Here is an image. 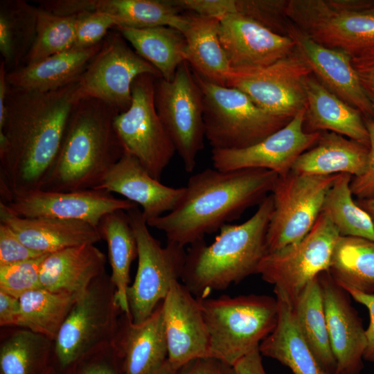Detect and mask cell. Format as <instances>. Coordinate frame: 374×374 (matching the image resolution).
I'll return each mask as SVG.
<instances>
[{"label":"cell","mask_w":374,"mask_h":374,"mask_svg":"<svg viewBox=\"0 0 374 374\" xmlns=\"http://www.w3.org/2000/svg\"><path fill=\"white\" fill-rule=\"evenodd\" d=\"M106 260L105 255L93 244L50 253L42 265L41 287L78 298L105 272Z\"/></svg>","instance_id":"d4e9b609"},{"label":"cell","mask_w":374,"mask_h":374,"mask_svg":"<svg viewBox=\"0 0 374 374\" xmlns=\"http://www.w3.org/2000/svg\"><path fill=\"white\" fill-rule=\"evenodd\" d=\"M328 271L335 283L344 290L374 294V241L339 236L334 246Z\"/></svg>","instance_id":"e575fe53"},{"label":"cell","mask_w":374,"mask_h":374,"mask_svg":"<svg viewBox=\"0 0 374 374\" xmlns=\"http://www.w3.org/2000/svg\"><path fill=\"white\" fill-rule=\"evenodd\" d=\"M124 39L142 58L154 66L162 78L171 80L186 62V42L179 30L168 26L132 28L116 26Z\"/></svg>","instance_id":"d6a6232c"},{"label":"cell","mask_w":374,"mask_h":374,"mask_svg":"<svg viewBox=\"0 0 374 374\" xmlns=\"http://www.w3.org/2000/svg\"><path fill=\"white\" fill-rule=\"evenodd\" d=\"M44 374H60L57 370L53 366H51Z\"/></svg>","instance_id":"6f0895ef"},{"label":"cell","mask_w":374,"mask_h":374,"mask_svg":"<svg viewBox=\"0 0 374 374\" xmlns=\"http://www.w3.org/2000/svg\"><path fill=\"white\" fill-rule=\"evenodd\" d=\"M175 370L170 366L167 360L162 366H161L159 368H158L151 374H173Z\"/></svg>","instance_id":"9f6ffc18"},{"label":"cell","mask_w":374,"mask_h":374,"mask_svg":"<svg viewBox=\"0 0 374 374\" xmlns=\"http://www.w3.org/2000/svg\"><path fill=\"white\" fill-rule=\"evenodd\" d=\"M103 42L87 48L71 47L39 62L7 71L8 84L16 88L48 91L78 81Z\"/></svg>","instance_id":"4316f807"},{"label":"cell","mask_w":374,"mask_h":374,"mask_svg":"<svg viewBox=\"0 0 374 374\" xmlns=\"http://www.w3.org/2000/svg\"><path fill=\"white\" fill-rule=\"evenodd\" d=\"M0 223L8 226L27 247L50 253L69 247L95 244L102 238L98 228L82 221L53 217H24L0 202Z\"/></svg>","instance_id":"cb8c5ba5"},{"label":"cell","mask_w":374,"mask_h":374,"mask_svg":"<svg viewBox=\"0 0 374 374\" xmlns=\"http://www.w3.org/2000/svg\"><path fill=\"white\" fill-rule=\"evenodd\" d=\"M187 17L181 33L186 42V62L204 80L225 86L231 66L220 40L219 19L195 13Z\"/></svg>","instance_id":"4dcf8cb0"},{"label":"cell","mask_w":374,"mask_h":374,"mask_svg":"<svg viewBox=\"0 0 374 374\" xmlns=\"http://www.w3.org/2000/svg\"><path fill=\"white\" fill-rule=\"evenodd\" d=\"M287 35L304 59L312 73L330 92L358 109L365 119L373 118L372 106L346 53L317 43L289 20Z\"/></svg>","instance_id":"ffe728a7"},{"label":"cell","mask_w":374,"mask_h":374,"mask_svg":"<svg viewBox=\"0 0 374 374\" xmlns=\"http://www.w3.org/2000/svg\"><path fill=\"white\" fill-rule=\"evenodd\" d=\"M233 368L236 374H267L259 348L240 359L233 365Z\"/></svg>","instance_id":"f5cc1de1"},{"label":"cell","mask_w":374,"mask_h":374,"mask_svg":"<svg viewBox=\"0 0 374 374\" xmlns=\"http://www.w3.org/2000/svg\"><path fill=\"white\" fill-rule=\"evenodd\" d=\"M173 374H236L233 366L213 357L194 359L177 368Z\"/></svg>","instance_id":"681fc988"},{"label":"cell","mask_w":374,"mask_h":374,"mask_svg":"<svg viewBox=\"0 0 374 374\" xmlns=\"http://www.w3.org/2000/svg\"><path fill=\"white\" fill-rule=\"evenodd\" d=\"M359 303L364 305L369 314V323L365 330L366 348L364 359L374 362V294H365L353 289L345 290Z\"/></svg>","instance_id":"f907efd6"},{"label":"cell","mask_w":374,"mask_h":374,"mask_svg":"<svg viewBox=\"0 0 374 374\" xmlns=\"http://www.w3.org/2000/svg\"><path fill=\"white\" fill-rule=\"evenodd\" d=\"M218 33L231 69L266 66L295 49L288 35L275 33L239 13L220 18Z\"/></svg>","instance_id":"44dd1931"},{"label":"cell","mask_w":374,"mask_h":374,"mask_svg":"<svg viewBox=\"0 0 374 374\" xmlns=\"http://www.w3.org/2000/svg\"><path fill=\"white\" fill-rule=\"evenodd\" d=\"M278 176L261 168L205 169L189 178L184 197L175 209L147 224L163 232L167 242L190 245L260 204Z\"/></svg>","instance_id":"7a4b0ae2"},{"label":"cell","mask_w":374,"mask_h":374,"mask_svg":"<svg viewBox=\"0 0 374 374\" xmlns=\"http://www.w3.org/2000/svg\"><path fill=\"white\" fill-rule=\"evenodd\" d=\"M53 341L19 328L0 346V374H44L53 366Z\"/></svg>","instance_id":"8d00e7d4"},{"label":"cell","mask_w":374,"mask_h":374,"mask_svg":"<svg viewBox=\"0 0 374 374\" xmlns=\"http://www.w3.org/2000/svg\"><path fill=\"white\" fill-rule=\"evenodd\" d=\"M142 74L162 78L118 31L109 32L78 80L79 99L96 98L123 112L131 105L132 84Z\"/></svg>","instance_id":"9a60e30c"},{"label":"cell","mask_w":374,"mask_h":374,"mask_svg":"<svg viewBox=\"0 0 374 374\" xmlns=\"http://www.w3.org/2000/svg\"><path fill=\"white\" fill-rule=\"evenodd\" d=\"M352 179L353 176L347 173L338 175L326 193L321 212L329 217L340 236L374 241V224L371 218L353 199Z\"/></svg>","instance_id":"f35d334b"},{"label":"cell","mask_w":374,"mask_h":374,"mask_svg":"<svg viewBox=\"0 0 374 374\" xmlns=\"http://www.w3.org/2000/svg\"><path fill=\"white\" fill-rule=\"evenodd\" d=\"M365 123L370 143L368 166L362 175L353 177L350 182L353 195L357 199L374 198V120L365 119Z\"/></svg>","instance_id":"7dc6e473"},{"label":"cell","mask_w":374,"mask_h":374,"mask_svg":"<svg viewBox=\"0 0 374 374\" xmlns=\"http://www.w3.org/2000/svg\"><path fill=\"white\" fill-rule=\"evenodd\" d=\"M310 74L295 48L266 66L231 69L225 86L244 92L264 110L292 119L305 109V81Z\"/></svg>","instance_id":"5bb4252c"},{"label":"cell","mask_w":374,"mask_h":374,"mask_svg":"<svg viewBox=\"0 0 374 374\" xmlns=\"http://www.w3.org/2000/svg\"><path fill=\"white\" fill-rule=\"evenodd\" d=\"M78 81L37 91L8 84L6 115L0 128L1 202L41 190L51 173L78 102Z\"/></svg>","instance_id":"6da1fadb"},{"label":"cell","mask_w":374,"mask_h":374,"mask_svg":"<svg viewBox=\"0 0 374 374\" xmlns=\"http://www.w3.org/2000/svg\"><path fill=\"white\" fill-rule=\"evenodd\" d=\"M122 313L116 287L105 272L73 303L53 344V366L60 373L89 351L112 344Z\"/></svg>","instance_id":"ba28073f"},{"label":"cell","mask_w":374,"mask_h":374,"mask_svg":"<svg viewBox=\"0 0 374 374\" xmlns=\"http://www.w3.org/2000/svg\"><path fill=\"white\" fill-rule=\"evenodd\" d=\"M338 175H303L290 170L278 176L271 193L274 209L266 237L267 253L294 244L309 233Z\"/></svg>","instance_id":"4fadbf2b"},{"label":"cell","mask_w":374,"mask_h":374,"mask_svg":"<svg viewBox=\"0 0 374 374\" xmlns=\"http://www.w3.org/2000/svg\"><path fill=\"white\" fill-rule=\"evenodd\" d=\"M355 202L359 207L368 214L374 224V198L357 199Z\"/></svg>","instance_id":"11a10c76"},{"label":"cell","mask_w":374,"mask_h":374,"mask_svg":"<svg viewBox=\"0 0 374 374\" xmlns=\"http://www.w3.org/2000/svg\"><path fill=\"white\" fill-rule=\"evenodd\" d=\"M118 114L104 101L81 98L71 114L57 160L41 190L95 189L125 152L114 125Z\"/></svg>","instance_id":"3957f363"},{"label":"cell","mask_w":374,"mask_h":374,"mask_svg":"<svg viewBox=\"0 0 374 374\" xmlns=\"http://www.w3.org/2000/svg\"><path fill=\"white\" fill-rule=\"evenodd\" d=\"M7 69L4 62H0V128L3 127L6 115V100L8 84L6 78Z\"/></svg>","instance_id":"db71d44e"},{"label":"cell","mask_w":374,"mask_h":374,"mask_svg":"<svg viewBox=\"0 0 374 374\" xmlns=\"http://www.w3.org/2000/svg\"><path fill=\"white\" fill-rule=\"evenodd\" d=\"M150 74L138 76L132 86V103L114 122L125 151L134 156L155 179L170 163L176 150L156 109L155 79Z\"/></svg>","instance_id":"7c38bea8"},{"label":"cell","mask_w":374,"mask_h":374,"mask_svg":"<svg viewBox=\"0 0 374 374\" xmlns=\"http://www.w3.org/2000/svg\"><path fill=\"white\" fill-rule=\"evenodd\" d=\"M170 0H71L73 15L98 11L111 16L116 26L145 28L168 26L183 32L188 23Z\"/></svg>","instance_id":"83f0119b"},{"label":"cell","mask_w":374,"mask_h":374,"mask_svg":"<svg viewBox=\"0 0 374 374\" xmlns=\"http://www.w3.org/2000/svg\"><path fill=\"white\" fill-rule=\"evenodd\" d=\"M95 189L118 193L140 205L146 221L175 209L185 194V186L174 188L162 184L127 151Z\"/></svg>","instance_id":"7402d4cb"},{"label":"cell","mask_w":374,"mask_h":374,"mask_svg":"<svg viewBox=\"0 0 374 374\" xmlns=\"http://www.w3.org/2000/svg\"><path fill=\"white\" fill-rule=\"evenodd\" d=\"M274 209L271 194L255 213L240 224H226L215 240L190 244L181 279L196 298H206L211 291L223 290L257 274L267 253L266 237Z\"/></svg>","instance_id":"277c9868"},{"label":"cell","mask_w":374,"mask_h":374,"mask_svg":"<svg viewBox=\"0 0 374 374\" xmlns=\"http://www.w3.org/2000/svg\"><path fill=\"white\" fill-rule=\"evenodd\" d=\"M116 26L109 15L98 11L78 14L75 37L73 47L87 48L102 42L109 30Z\"/></svg>","instance_id":"ee69618b"},{"label":"cell","mask_w":374,"mask_h":374,"mask_svg":"<svg viewBox=\"0 0 374 374\" xmlns=\"http://www.w3.org/2000/svg\"><path fill=\"white\" fill-rule=\"evenodd\" d=\"M46 254L27 247L8 226L0 223V266L36 259Z\"/></svg>","instance_id":"f6af8a7d"},{"label":"cell","mask_w":374,"mask_h":374,"mask_svg":"<svg viewBox=\"0 0 374 374\" xmlns=\"http://www.w3.org/2000/svg\"><path fill=\"white\" fill-rule=\"evenodd\" d=\"M76 15H60L37 6L36 35L23 65L30 64L73 47Z\"/></svg>","instance_id":"ab89813d"},{"label":"cell","mask_w":374,"mask_h":374,"mask_svg":"<svg viewBox=\"0 0 374 374\" xmlns=\"http://www.w3.org/2000/svg\"><path fill=\"white\" fill-rule=\"evenodd\" d=\"M193 73L202 93L205 137L212 150L250 147L292 119L264 110L238 89L208 82Z\"/></svg>","instance_id":"8992f818"},{"label":"cell","mask_w":374,"mask_h":374,"mask_svg":"<svg viewBox=\"0 0 374 374\" xmlns=\"http://www.w3.org/2000/svg\"><path fill=\"white\" fill-rule=\"evenodd\" d=\"M278 320L273 331L260 343L262 355L277 360L293 374H329L316 359L296 321L292 303L275 294Z\"/></svg>","instance_id":"f546056e"},{"label":"cell","mask_w":374,"mask_h":374,"mask_svg":"<svg viewBox=\"0 0 374 374\" xmlns=\"http://www.w3.org/2000/svg\"><path fill=\"white\" fill-rule=\"evenodd\" d=\"M154 100L185 170L193 172L206 137L202 93L188 62L178 67L172 80L155 79Z\"/></svg>","instance_id":"8fae6325"},{"label":"cell","mask_w":374,"mask_h":374,"mask_svg":"<svg viewBox=\"0 0 374 374\" xmlns=\"http://www.w3.org/2000/svg\"><path fill=\"white\" fill-rule=\"evenodd\" d=\"M303 129L308 133L332 132L369 148L362 113L326 89L312 73L305 81Z\"/></svg>","instance_id":"484cf974"},{"label":"cell","mask_w":374,"mask_h":374,"mask_svg":"<svg viewBox=\"0 0 374 374\" xmlns=\"http://www.w3.org/2000/svg\"><path fill=\"white\" fill-rule=\"evenodd\" d=\"M97 228L107 244L110 277L116 287L118 304L123 313L130 316L127 291L131 265L137 257V244L127 212L118 210L107 213Z\"/></svg>","instance_id":"1f68e13d"},{"label":"cell","mask_w":374,"mask_h":374,"mask_svg":"<svg viewBox=\"0 0 374 374\" xmlns=\"http://www.w3.org/2000/svg\"><path fill=\"white\" fill-rule=\"evenodd\" d=\"M362 87L373 111L374 120V48L351 57Z\"/></svg>","instance_id":"c3c4849f"},{"label":"cell","mask_w":374,"mask_h":374,"mask_svg":"<svg viewBox=\"0 0 374 374\" xmlns=\"http://www.w3.org/2000/svg\"><path fill=\"white\" fill-rule=\"evenodd\" d=\"M137 244L138 267L127 291L134 323L147 319L167 296L172 283L182 275L186 253L184 247L161 242L150 233L142 211L136 206L126 211Z\"/></svg>","instance_id":"9c48e42d"},{"label":"cell","mask_w":374,"mask_h":374,"mask_svg":"<svg viewBox=\"0 0 374 374\" xmlns=\"http://www.w3.org/2000/svg\"><path fill=\"white\" fill-rule=\"evenodd\" d=\"M37 7L24 0L0 1V52L7 71L23 65L36 35Z\"/></svg>","instance_id":"d590c367"},{"label":"cell","mask_w":374,"mask_h":374,"mask_svg":"<svg viewBox=\"0 0 374 374\" xmlns=\"http://www.w3.org/2000/svg\"><path fill=\"white\" fill-rule=\"evenodd\" d=\"M369 148L332 132H321L312 148L294 163L292 171L303 175H328L347 173L354 177L366 170Z\"/></svg>","instance_id":"f1b7e54d"},{"label":"cell","mask_w":374,"mask_h":374,"mask_svg":"<svg viewBox=\"0 0 374 374\" xmlns=\"http://www.w3.org/2000/svg\"><path fill=\"white\" fill-rule=\"evenodd\" d=\"M112 345L123 374H151L162 366L168 359L162 302L139 323L122 312Z\"/></svg>","instance_id":"603a6c76"},{"label":"cell","mask_w":374,"mask_h":374,"mask_svg":"<svg viewBox=\"0 0 374 374\" xmlns=\"http://www.w3.org/2000/svg\"><path fill=\"white\" fill-rule=\"evenodd\" d=\"M20 314L19 299L0 291V326L18 328Z\"/></svg>","instance_id":"816d5d0a"},{"label":"cell","mask_w":374,"mask_h":374,"mask_svg":"<svg viewBox=\"0 0 374 374\" xmlns=\"http://www.w3.org/2000/svg\"><path fill=\"white\" fill-rule=\"evenodd\" d=\"M288 0H235V12L246 16L272 32L287 35Z\"/></svg>","instance_id":"b9f144b4"},{"label":"cell","mask_w":374,"mask_h":374,"mask_svg":"<svg viewBox=\"0 0 374 374\" xmlns=\"http://www.w3.org/2000/svg\"><path fill=\"white\" fill-rule=\"evenodd\" d=\"M304 112L301 111L283 128L250 147L212 150L213 168L221 171L261 168L279 176L288 173L296 159L315 145L321 134L304 131Z\"/></svg>","instance_id":"e0dca14e"},{"label":"cell","mask_w":374,"mask_h":374,"mask_svg":"<svg viewBox=\"0 0 374 374\" xmlns=\"http://www.w3.org/2000/svg\"><path fill=\"white\" fill-rule=\"evenodd\" d=\"M331 348L337 363L335 374H360L366 348L365 328L351 305L350 294L328 270L319 274Z\"/></svg>","instance_id":"d6986e66"},{"label":"cell","mask_w":374,"mask_h":374,"mask_svg":"<svg viewBox=\"0 0 374 374\" xmlns=\"http://www.w3.org/2000/svg\"><path fill=\"white\" fill-rule=\"evenodd\" d=\"M210 338V357L233 365L259 348L278 320V302L267 295L197 298Z\"/></svg>","instance_id":"5b68a950"},{"label":"cell","mask_w":374,"mask_h":374,"mask_svg":"<svg viewBox=\"0 0 374 374\" xmlns=\"http://www.w3.org/2000/svg\"><path fill=\"white\" fill-rule=\"evenodd\" d=\"M329 217L321 213L309 233L300 241L262 259L257 274L293 303L307 285L329 268L339 237Z\"/></svg>","instance_id":"30bf717a"},{"label":"cell","mask_w":374,"mask_h":374,"mask_svg":"<svg viewBox=\"0 0 374 374\" xmlns=\"http://www.w3.org/2000/svg\"><path fill=\"white\" fill-rule=\"evenodd\" d=\"M77 299L42 287L30 291L19 298L21 314L18 328L42 335L54 342Z\"/></svg>","instance_id":"74e56055"},{"label":"cell","mask_w":374,"mask_h":374,"mask_svg":"<svg viewBox=\"0 0 374 374\" xmlns=\"http://www.w3.org/2000/svg\"><path fill=\"white\" fill-rule=\"evenodd\" d=\"M168 362L175 371L199 357H210V338L197 298L179 280L162 301Z\"/></svg>","instance_id":"ac0fdd59"},{"label":"cell","mask_w":374,"mask_h":374,"mask_svg":"<svg viewBox=\"0 0 374 374\" xmlns=\"http://www.w3.org/2000/svg\"><path fill=\"white\" fill-rule=\"evenodd\" d=\"M60 374H123L121 362L112 344L83 355Z\"/></svg>","instance_id":"7bdbcfd3"},{"label":"cell","mask_w":374,"mask_h":374,"mask_svg":"<svg viewBox=\"0 0 374 374\" xmlns=\"http://www.w3.org/2000/svg\"><path fill=\"white\" fill-rule=\"evenodd\" d=\"M48 254L36 259L0 266V291L19 299L30 291L41 288V268Z\"/></svg>","instance_id":"60d3db41"},{"label":"cell","mask_w":374,"mask_h":374,"mask_svg":"<svg viewBox=\"0 0 374 374\" xmlns=\"http://www.w3.org/2000/svg\"><path fill=\"white\" fill-rule=\"evenodd\" d=\"M2 202L12 213L20 217L82 221L96 227L107 213L127 211L138 206L128 199L116 198L110 192L97 189L64 192L37 190L15 195Z\"/></svg>","instance_id":"2e32d148"},{"label":"cell","mask_w":374,"mask_h":374,"mask_svg":"<svg viewBox=\"0 0 374 374\" xmlns=\"http://www.w3.org/2000/svg\"><path fill=\"white\" fill-rule=\"evenodd\" d=\"M179 10H186L193 13L220 19L235 12V0H170Z\"/></svg>","instance_id":"bcb514c9"},{"label":"cell","mask_w":374,"mask_h":374,"mask_svg":"<svg viewBox=\"0 0 374 374\" xmlns=\"http://www.w3.org/2000/svg\"><path fill=\"white\" fill-rule=\"evenodd\" d=\"M286 17L317 43L351 57L374 48V0H288Z\"/></svg>","instance_id":"52a82bcc"},{"label":"cell","mask_w":374,"mask_h":374,"mask_svg":"<svg viewBox=\"0 0 374 374\" xmlns=\"http://www.w3.org/2000/svg\"><path fill=\"white\" fill-rule=\"evenodd\" d=\"M292 307L300 332L316 359L326 373L335 374L337 363L330 346L319 275L307 285Z\"/></svg>","instance_id":"836d02e7"}]
</instances>
